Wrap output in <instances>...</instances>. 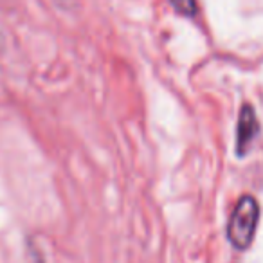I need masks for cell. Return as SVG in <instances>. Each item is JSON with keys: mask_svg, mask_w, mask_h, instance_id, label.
Masks as SVG:
<instances>
[{"mask_svg": "<svg viewBox=\"0 0 263 263\" xmlns=\"http://www.w3.org/2000/svg\"><path fill=\"white\" fill-rule=\"evenodd\" d=\"M259 220V205L254 197L245 195L236 202L227 223V238L236 249L243 251L254 240Z\"/></svg>", "mask_w": 263, "mask_h": 263, "instance_id": "cell-1", "label": "cell"}, {"mask_svg": "<svg viewBox=\"0 0 263 263\" xmlns=\"http://www.w3.org/2000/svg\"><path fill=\"white\" fill-rule=\"evenodd\" d=\"M259 124L256 119V112L251 105H243L238 117V128H236V152L238 155H245L251 148L254 137L258 136Z\"/></svg>", "mask_w": 263, "mask_h": 263, "instance_id": "cell-2", "label": "cell"}, {"mask_svg": "<svg viewBox=\"0 0 263 263\" xmlns=\"http://www.w3.org/2000/svg\"><path fill=\"white\" fill-rule=\"evenodd\" d=\"M29 259H31V263H45V261H44V256H42L38 251H34V249L31 251Z\"/></svg>", "mask_w": 263, "mask_h": 263, "instance_id": "cell-4", "label": "cell"}, {"mask_svg": "<svg viewBox=\"0 0 263 263\" xmlns=\"http://www.w3.org/2000/svg\"><path fill=\"white\" fill-rule=\"evenodd\" d=\"M170 4L175 8V11H179L180 15L186 16H195L198 11L197 0H170Z\"/></svg>", "mask_w": 263, "mask_h": 263, "instance_id": "cell-3", "label": "cell"}]
</instances>
